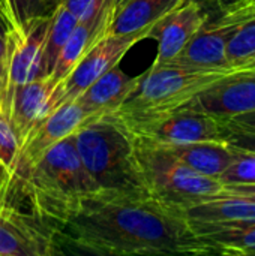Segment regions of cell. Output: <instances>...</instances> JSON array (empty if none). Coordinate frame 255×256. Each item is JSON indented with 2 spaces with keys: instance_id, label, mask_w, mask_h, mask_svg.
<instances>
[{
  "instance_id": "1",
  "label": "cell",
  "mask_w": 255,
  "mask_h": 256,
  "mask_svg": "<svg viewBox=\"0 0 255 256\" xmlns=\"http://www.w3.org/2000/svg\"><path fill=\"white\" fill-rule=\"evenodd\" d=\"M62 252L101 256L213 255L180 210L150 195L96 194L59 231Z\"/></svg>"
},
{
  "instance_id": "2",
  "label": "cell",
  "mask_w": 255,
  "mask_h": 256,
  "mask_svg": "<svg viewBox=\"0 0 255 256\" xmlns=\"http://www.w3.org/2000/svg\"><path fill=\"white\" fill-rule=\"evenodd\" d=\"M96 194L99 190L80 159L74 136L69 135L35 165L21 196L29 200L30 210L38 218L60 231Z\"/></svg>"
},
{
  "instance_id": "3",
  "label": "cell",
  "mask_w": 255,
  "mask_h": 256,
  "mask_svg": "<svg viewBox=\"0 0 255 256\" xmlns=\"http://www.w3.org/2000/svg\"><path fill=\"white\" fill-rule=\"evenodd\" d=\"M245 68L198 69L173 63L150 66L125 102L110 114L132 135L188 105L198 93Z\"/></svg>"
},
{
  "instance_id": "4",
  "label": "cell",
  "mask_w": 255,
  "mask_h": 256,
  "mask_svg": "<svg viewBox=\"0 0 255 256\" xmlns=\"http://www.w3.org/2000/svg\"><path fill=\"white\" fill-rule=\"evenodd\" d=\"M80 159L104 195H150L137 159L134 135L114 117L87 120L74 134Z\"/></svg>"
},
{
  "instance_id": "5",
  "label": "cell",
  "mask_w": 255,
  "mask_h": 256,
  "mask_svg": "<svg viewBox=\"0 0 255 256\" xmlns=\"http://www.w3.org/2000/svg\"><path fill=\"white\" fill-rule=\"evenodd\" d=\"M134 138L147 190L159 202L183 212L224 192L222 183L191 170L165 147L144 138Z\"/></svg>"
},
{
  "instance_id": "6",
  "label": "cell",
  "mask_w": 255,
  "mask_h": 256,
  "mask_svg": "<svg viewBox=\"0 0 255 256\" xmlns=\"http://www.w3.org/2000/svg\"><path fill=\"white\" fill-rule=\"evenodd\" d=\"M87 120V112L75 99L54 108L45 118L38 122L27 132L20 142L9 204L17 206V201L23 194L24 183L41 158L59 141L72 135Z\"/></svg>"
},
{
  "instance_id": "7",
  "label": "cell",
  "mask_w": 255,
  "mask_h": 256,
  "mask_svg": "<svg viewBox=\"0 0 255 256\" xmlns=\"http://www.w3.org/2000/svg\"><path fill=\"white\" fill-rule=\"evenodd\" d=\"M53 10V9H51ZM51 12L32 20L20 30L6 32L5 78L0 93V112L6 117L14 92L44 74V50Z\"/></svg>"
},
{
  "instance_id": "8",
  "label": "cell",
  "mask_w": 255,
  "mask_h": 256,
  "mask_svg": "<svg viewBox=\"0 0 255 256\" xmlns=\"http://www.w3.org/2000/svg\"><path fill=\"white\" fill-rule=\"evenodd\" d=\"M252 15H255V10L237 4H228V8L213 21H207L188 42L182 52L168 63L198 69L234 68L230 66L227 60V45L237 28Z\"/></svg>"
},
{
  "instance_id": "9",
  "label": "cell",
  "mask_w": 255,
  "mask_h": 256,
  "mask_svg": "<svg viewBox=\"0 0 255 256\" xmlns=\"http://www.w3.org/2000/svg\"><path fill=\"white\" fill-rule=\"evenodd\" d=\"M59 231L18 206L0 204V256L60 255Z\"/></svg>"
},
{
  "instance_id": "10",
  "label": "cell",
  "mask_w": 255,
  "mask_h": 256,
  "mask_svg": "<svg viewBox=\"0 0 255 256\" xmlns=\"http://www.w3.org/2000/svg\"><path fill=\"white\" fill-rule=\"evenodd\" d=\"M147 38L149 32H137L129 34H111L105 32L86 51L71 74L59 84L56 93V108L65 102L75 100L93 81L119 64V62L134 45Z\"/></svg>"
},
{
  "instance_id": "11",
  "label": "cell",
  "mask_w": 255,
  "mask_h": 256,
  "mask_svg": "<svg viewBox=\"0 0 255 256\" xmlns=\"http://www.w3.org/2000/svg\"><path fill=\"white\" fill-rule=\"evenodd\" d=\"M230 132L231 129L225 120L185 105L134 136L161 146H173L198 141H225Z\"/></svg>"
},
{
  "instance_id": "12",
  "label": "cell",
  "mask_w": 255,
  "mask_h": 256,
  "mask_svg": "<svg viewBox=\"0 0 255 256\" xmlns=\"http://www.w3.org/2000/svg\"><path fill=\"white\" fill-rule=\"evenodd\" d=\"M210 18V14L194 0L176 3L150 28L149 38L158 42V52L152 66H161L176 58Z\"/></svg>"
},
{
  "instance_id": "13",
  "label": "cell",
  "mask_w": 255,
  "mask_h": 256,
  "mask_svg": "<svg viewBox=\"0 0 255 256\" xmlns=\"http://www.w3.org/2000/svg\"><path fill=\"white\" fill-rule=\"evenodd\" d=\"M188 105L218 118L255 111V70L243 69L230 74L198 93Z\"/></svg>"
},
{
  "instance_id": "14",
  "label": "cell",
  "mask_w": 255,
  "mask_h": 256,
  "mask_svg": "<svg viewBox=\"0 0 255 256\" xmlns=\"http://www.w3.org/2000/svg\"><path fill=\"white\" fill-rule=\"evenodd\" d=\"M57 84L47 75L18 87L9 102L6 118L20 142L27 132L56 108Z\"/></svg>"
},
{
  "instance_id": "15",
  "label": "cell",
  "mask_w": 255,
  "mask_h": 256,
  "mask_svg": "<svg viewBox=\"0 0 255 256\" xmlns=\"http://www.w3.org/2000/svg\"><path fill=\"white\" fill-rule=\"evenodd\" d=\"M140 80L131 76L119 64L107 70L96 81H93L78 98V104L87 112L89 120L113 114L125 99L134 92Z\"/></svg>"
},
{
  "instance_id": "16",
  "label": "cell",
  "mask_w": 255,
  "mask_h": 256,
  "mask_svg": "<svg viewBox=\"0 0 255 256\" xmlns=\"http://www.w3.org/2000/svg\"><path fill=\"white\" fill-rule=\"evenodd\" d=\"M162 147L191 170L215 180L221 177L234 159V148L227 141H198Z\"/></svg>"
},
{
  "instance_id": "17",
  "label": "cell",
  "mask_w": 255,
  "mask_h": 256,
  "mask_svg": "<svg viewBox=\"0 0 255 256\" xmlns=\"http://www.w3.org/2000/svg\"><path fill=\"white\" fill-rule=\"evenodd\" d=\"M191 226L213 254L255 255V220L191 224Z\"/></svg>"
},
{
  "instance_id": "18",
  "label": "cell",
  "mask_w": 255,
  "mask_h": 256,
  "mask_svg": "<svg viewBox=\"0 0 255 256\" xmlns=\"http://www.w3.org/2000/svg\"><path fill=\"white\" fill-rule=\"evenodd\" d=\"M180 0H122L111 12L107 32L129 34L149 32L152 26Z\"/></svg>"
},
{
  "instance_id": "19",
  "label": "cell",
  "mask_w": 255,
  "mask_h": 256,
  "mask_svg": "<svg viewBox=\"0 0 255 256\" xmlns=\"http://www.w3.org/2000/svg\"><path fill=\"white\" fill-rule=\"evenodd\" d=\"M111 14H107L98 21H89L81 22L75 26L72 34L60 50L57 60L54 63V68L51 74L48 75L57 86L71 74V70L78 64L81 57L86 54V51L107 32L108 22H110Z\"/></svg>"
},
{
  "instance_id": "20",
  "label": "cell",
  "mask_w": 255,
  "mask_h": 256,
  "mask_svg": "<svg viewBox=\"0 0 255 256\" xmlns=\"http://www.w3.org/2000/svg\"><path fill=\"white\" fill-rule=\"evenodd\" d=\"M191 224H224L255 220V201L221 194L182 212Z\"/></svg>"
},
{
  "instance_id": "21",
  "label": "cell",
  "mask_w": 255,
  "mask_h": 256,
  "mask_svg": "<svg viewBox=\"0 0 255 256\" xmlns=\"http://www.w3.org/2000/svg\"><path fill=\"white\" fill-rule=\"evenodd\" d=\"M78 24L77 16L60 2L53 8L50 15V22L47 28L45 38V50H44V74L45 76L51 74L57 56L69 36L72 34L75 26Z\"/></svg>"
},
{
  "instance_id": "22",
  "label": "cell",
  "mask_w": 255,
  "mask_h": 256,
  "mask_svg": "<svg viewBox=\"0 0 255 256\" xmlns=\"http://www.w3.org/2000/svg\"><path fill=\"white\" fill-rule=\"evenodd\" d=\"M230 66L254 69L255 66V15L248 18L233 34L227 45Z\"/></svg>"
},
{
  "instance_id": "23",
  "label": "cell",
  "mask_w": 255,
  "mask_h": 256,
  "mask_svg": "<svg viewBox=\"0 0 255 256\" xmlns=\"http://www.w3.org/2000/svg\"><path fill=\"white\" fill-rule=\"evenodd\" d=\"M218 182L222 184H255V153L234 148V159Z\"/></svg>"
},
{
  "instance_id": "24",
  "label": "cell",
  "mask_w": 255,
  "mask_h": 256,
  "mask_svg": "<svg viewBox=\"0 0 255 256\" xmlns=\"http://www.w3.org/2000/svg\"><path fill=\"white\" fill-rule=\"evenodd\" d=\"M9 30H20L32 20L51 12L44 0H6Z\"/></svg>"
},
{
  "instance_id": "25",
  "label": "cell",
  "mask_w": 255,
  "mask_h": 256,
  "mask_svg": "<svg viewBox=\"0 0 255 256\" xmlns=\"http://www.w3.org/2000/svg\"><path fill=\"white\" fill-rule=\"evenodd\" d=\"M18 152H20V140H18L17 134L14 132L9 120L0 112V162L3 164V166L9 176L11 192H12V182H14ZM9 198H11V195H9Z\"/></svg>"
},
{
  "instance_id": "26",
  "label": "cell",
  "mask_w": 255,
  "mask_h": 256,
  "mask_svg": "<svg viewBox=\"0 0 255 256\" xmlns=\"http://www.w3.org/2000/svg\"><path fill=\"white\" fill-rule=\"evenodd\" d=\"M81 22L98 21L111 14V0H60Z\"/></svg>"
},
{
  "instance_id": "27",
  "label": "cell",
  "mask_w": 255,
  "mask_h": 256,
  "mask_svg": "<svg viewBox=\"0 0 255 256\" xmlns=\"http://www.w3.org/2000/svg\"><path fill=\"white\" fill-rule=\"evenodd\" d=\"M225 141H227L231 147H234V148H237V150H243V152L255 153V134L231 130Z\"/></svg>"
},
{
  "instance_id": "28",
  "label": "cell",
  "mask_w": 255,
  "mask_h": 256,
  "mask_svg": "<svg viewBox=\"0 0 255 256\" xmlns=\"http://www.w3.org/2000/svg\"><path fill=\"white\" fill-rule=\"evenodd\" d=\"M225 122H227V124H228V128L231 130L255 134V111H252V112H243V114L230 117Z\"/></svg>"
},
{
  "instance_id": "29",
  "label": "cell",
  "mask_w": 255,
  "mask_h": 256,
  "mask_svg": "<svg viewBox=\"0 0 255 256\" xmlns=\"http://www.w3.org/2000/svg\"><path fill=\"white\" fill-rule=\"evenodd\" d=\"M224 194L255 201V184H224Z\"/></svg>"
},
{
  "instance_id": "30",
  "label": "cell",
  "mask_w": 255,
  "mask_h": 256,
  "mask_svg": "<svg viewBox=\"0 0 255 256\" xmlns=\"http://www.w3.org/2000/svg\"><path fill=\"white\" fill-rule=\"evenodd\" d=\"M194 2H197L200 6H203L210 14V16H212V14H215L218 16L228 8V4L224 0H194Z\"/></svg>"
},
{
  "instance_id": "31",
  "label": "cell",
  "mask_w": 255,
  "mask_h": 256,
  "mask_svg": "<svg viewBox=\"0 0 255 256\" xmlns=\"http://www.w3.org/2000/svg\"><path fill=\"white\" fill-rule=\"evenodd\" d=\"M9 195H11V180L3 164L0 162V204L8 202Z\"/></svg>"
},
{
  "instance_id": "32",
  "label": "cell",
  "mask_w": 255,
  "mask_h": 256,
  "mask_svg": "<svg viewBox=\"0 0 255 256\" xmlns=\"http://www.w3.org/2000/svg\"><path fill=\"white\" fill-rule=\"evenodd\" d=\"M0 28L5 32L9 30V14L6 0H0Z\"/></svg>"
},
{
  "instance_id": "33",
  "label": "cell",
  "mask_w": 255,
  "mask_h": 256,
  "mask_svg": "<svg viewBox=\"0 0 255 256\" xmlns=\"http://www.w3.org/2000/svg\"><path fill=\"white\" fill-rule=\"evenodd\" d=\"M6 57V32L0 28V62L5 63Z\"/></svg>"
},
{
  "instance_id": "34",
  "label": "cell",
  "mask_w": 255,
  "mask_h": 256,
  "mask_svg": "<svg viewBox=\"0 0 255 256\" xmlns=\"http://www.w3.org/2000/svg\"><path fill=\"white\" fill-rule=\"evenodd\" d=\"M231 4L243 6V8H248V9H252V10H255V0H234Z\"/></svg>"
},
{
  "instance_id": "35",
  "label": "cell",
  "mask_w": 255,
  "mask_h": 256,
  "mask_svg": "<svg viewBox=\"0 0 255 256\" xmlns=\"http://www.w3.org/2000/svg\"><path fill=\"white\" fill-rule=\"evenodd\" d=\"M3 78H5V63L0 62V93H2V87H3Z\"/></svg>"
},
{
  "instance_id": "36",
  "label": "cell",
  "mask_w": 255,
  "mask_h": 256,
  "mask_svg": "<svg viewBox=\"0 0 255 256\" xmlns=\"http://www.w3.org/2000/svg\"><path fill=\"white\" fill-rule=\"evenodd\" d=\"M44 2H45V4H47L50 9H53V8H54V6H56V4H57L60 0H44Z\"/></svg>"
},
{
  "instance_id": "37",
  "label": "cell",
  "mask_w": 255,
  "mask_h": 256,
  "mask_svg": "<svg viewBox=\"0 0 255 256\" xmlns=\"http://www.w3.org/2000/svg\"><path fill=\"white\" fill-rule=\"evenodd\" d=\"M120 2H122V0H111V12L114 10V8H116Z\"/></svg>"
},
{
  "instance_id": "38",
  "label": "cell",
  "mask_w": 255,
  "mask_h": 256,
  "mask_svg": "<svg viewBox=\"0 0 255 256\" xmlns=\"http://www.w3.org/2000/svg\"><path fill=\"white\" fill-rule=\"evenodd\" d=\"M252 70H255V69H252Z\"/></svg>"
},
{
  "instance_id": "39",
  "label": "cell",
  "mask_w": 255,
  "mask_h": 256,
  "mask_svg": "<svg viewBox=\"0 0 255 256\" xmlns=\"http://www.w3.org/2000/svg\"><path fill=\"white\" fill-rule=\"evenodd\" d=\"M254 69H255V66H254Z\"/></svg>"
}]
</instances>
